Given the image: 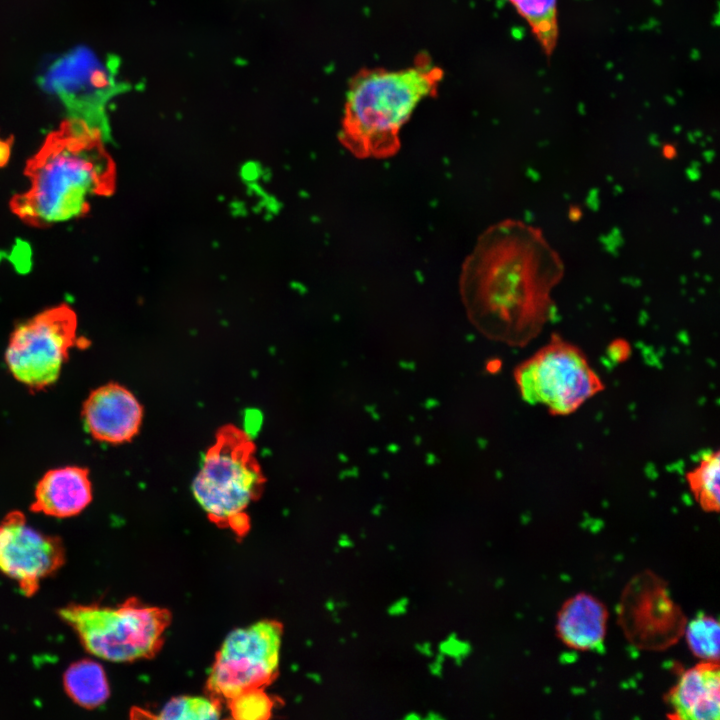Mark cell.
<instances>
[{
  "label": "cell",
  "instance_id": "obj_1",
  "mask_svg": "<svg viewBox=\"0 0 720 720\" xmlns=\"http://www.w3.org/2000/svg\"><path fill=\"white\" fill-rule=\"evenodd\" d=\"M563 272L561 258L539 229L504 220L484 231L465 259L460 294L480 332L524 346L553 318L551 292Z\"/></svg>",
  "mask_w": 720,
  "mask_h": 720
},
{
  "label": "cell",
  "instance_id": "obj_2",
  "mask_svg": "<svg viewBox=\"0 0 720 720\" xmlns=\"http://www.w3.org/2000/svg\"><path fill=\"white\" fill-rule=\"evenodd\" d=\"M103 140L99 130L82 120L62 122L27 162L30 186L12 198L14 214L37 227L86 214L89 199L110 194L114 185V167Z\"/></svg>",
  "mask_w": 720,
  "mask_h": 720
},
{
  "label": "cell",
  "instance_id": "obj_3",
  "mask_svg": "<svg viewBox=\"0 0 720 720\" xmlns=\"http://www.w3.org/2000/svg\"><path fill=\"white\" fill-rule=\"evenodd\" d=\"M444 76L422 53L399 70L363 68L349 82L339 140L360 159H385L400 149V131L418 104L435 96Z\"/></svg>",
  "mask_w": 720,
  "mask_h": 720
},
{
  "label": "cell",
  "instance_id": "obj_4",
  "mask_svg": "<svg viewBox=\"0 0 720 720\" xmlns=\"http://www.w3.org/2000/svg\"><path fill=\"white\" fill-rule=\"evenodd\" d=\"M255 453L251 436L226 424L216 432L192 483L194 498L208 519L238 536L248 532L247 509L262 495L266 482Z\"/></svg>",
  "mask_w": 720,
  "mask_h": 720
},
{
  "label": "cell",
  "instance_id": "obj_5",
  "mask_svg": "<svg viewBox=\"0 0 720 720\" xmlns=\"http://www.w3.org/2000/svg\"><path fill=\"white\" fill-rule=\"evenodd\" d=\"M58 616L89 654L114 663L154 657L172 619L168 609L146 605L137 598L115 607L69 604L58 610Z\"/></svg>",
  "mask_w": 720,
  "mask_h": 720
},
{
  "label": "cell",
  "instance_id": "obj_6",
  "mask_svg": "<svg viewBox=\"0 0 720 720\" xmlns=\"http://www.w3.org/2000/svg\"><path fill=\"white\" fill-rule=\"evenodd\" d=\"M513 375L522 400L544 406L553 416L574 413L605 388L585 353L557 334Z\"/></svg>",
  "mask_w": 720,
  "mask_h": 720
},
{
  "label": "cell",
  "instance_id": "obj_7",
  "mask_svg": "<svg viewBox=\"0 0 720 720\" xmlns=\"http://www.w3.org/2000/svg\"><path fill=\"white\" fill-rule=\"evenodd\" d=\"M77 317L65 304L47 309L19 324L5 352L11 374L31 389L54 384L69 350L87 345L77 338Z\"/></svg>",
  "mask_w": 720,
  "mask_h": 720
},
{
  "label": "cell",
  "instance_id": "obj_8",
  "mask_svg": "<svg viewBox=\"0 0 720 720\" xmlns=\"http://www.w3.org/2000/svg\"><path fill=\"white\" fill-rule=\"evenodd\" d=\"M283 627L265 619L231 631L224 639L207 679L212 697L226 700L265 688L278 676Z\"/></svg>",
  "mask_w": 720,
  "mask_h": 720
},
{
  "label": "cell",
  "instance_id": "obj_9",
  "mask_svg": "<svg viewBox=\"0 0 720 720\" xmlns=\"http://www.w3.org/2000/svg\"><path fill=\"white\" fill-rule=\"evenodd\" d=\"M64 563L65 548L59 537L34 529L20 511H11L2 519L0 572L15 581L24 596H34L40 583Z\"/></svg>",
  "mask_w": 720,
  "mask_h": 720
},
{
  "label": "cell",
  "instance_id": "obj_10",
  "mask_svg": "<svg viewBox=\"0 0 720 720\" xmlns=\"http://www.w3.org/2000/svg\"><path fill=\"white\" fill-rule=\"evenodd\" d=\"M112 72L80 49L55 64L46 77L48 88L63 100L71 118L99 130L105 139L109 136L105 105L121 90Z\"/></svg>",
  "mask_w": 720,
  "mask_h": 720
},
{
  "label": "cell",
  "instance_id": "obj_11",
  "mask_svg": "<svg viewBox=\"0 0 720 720\" xmlns=\"http://www.w3.org/2000/svg\"><path fill=\"white\" fill-rule=\"evenodd\" d=\"M82 418L94 439L122 444L138 434L143 421V406L129 389L111 382L89 394L83 404Z\"/></svg>",
  "mask_w": 720,
  "mask_h": 720
},
{
  "label": "cell",
  "instance_id": "obj_12",
  "mask_svg": "<svg viewBox=\"0 0 720 720\" xmlns=\"http://www.w3.org/2000/svg\"><path fill=\"white\" fill-rule=\"evenodd\" d=\"M671 718L718 720L720 714V669L717 662L702 663L684 671L666 695Z\"/></svg>",
  "mask_w": 720,
  "mask_h": 720
},
{
  "label": "cell",
  "instance_id": "obj_13",
  "mask_svg": "<svg viewBox=\"0 0 720 720\" xmlns=\"http://www.w3.org/2000/svg\"><path fill=\"white\" fill-rule=\"evenodd\" d=\"M34 495L33 512L57 518L75 516L92 501L89 471L79 466L49 470L37 483Z\"/></svg>",
  "mask_w": 720,
  "mask_h": 720
},
{
  "label": "cell",
  "instance_id": "obj_14",
  "mask_svg": "<svg viewBox=\"0 0 720 720\" xmlns=\"http://www.w3.org/2000/svg\"><path fill=\"white\" fill-rule=\"evenodd\" d=\"M608 612L605 605L588 593H578L560 608L556 632L569 648L600 651L603 648Z\"/></svg>",
  "mask_w": 720,
  "mask_h": 720
},
{
  "label": "cell",
  "instance_id": "obj_15",
  "mask_svg": "<svg viewBox=\"0 0 720 720\" xmlns=\"http://www.w3.org/2000/svg\"><path fill=\"white\" fill-rule=\"evenodd\" d=\"M63 686L69 698L85 709L100 707L110 696L104 668L91 659L72 663L63 675Z\"/></svg>",
  "mask_w": 720,
  "mask_h": 720
},
{
  "label": "cell",
  "instance_id": "obj_16",
  "mask_svg": "<svg viewBox=\"0 0 720 720\" xmlns=\"http://www.w3.org/2000/svg\"><path fill=\"white\" fill-rule=\"evenodd\" d=\"M686 481L695 501L705 512L720 508V453L707 451L686 473Z\"/></svg>",
  "mask_w": 720,
  "mask_h": 720
},
{
  "label": "cell",
  "instance_id": "obj_17",
  "mask_svg": "<svg viewBox=\"0 0 720 720\" xmlns=\"http://www.w3.org/2000/svg\"><path fill=\"white\" fill-rule=\"evenodd\" d=\"M529 24L547 56L558 40L557 0H509Z\"/></svg>",
  "mask_w": 720,
  "mask_h": 720
},
{
  "label": "cell",
  "instance_id": "obj_18",
  "mask_svg": "<svg viewBox=\"0 0 720 720\" xmlns=\"http://www.w3.org/2000/svg\"><path fill=\"white\" fill-rule=\"evenodd\" d=\"M719 623L712 616L701 614L690 621L686 640L691 652L706 662L719 663Z\"/></svg>",
  "mask_w": 720,
  "mask_h": 720
},
{
  "label": "cell",
  "instance_id": "obj_19",
  "mask_svg": "<svg viewBox=\"0 0 720 720\" xmlns=\"http://www.w3.org/2000/svg\"><path fill=\"white\" fill-rule=\"evenodd\" d=\"M219 699L212 696H179L170 699L153 718L156 719H217Z\"/></svg>",
  "mask_w": 720,
  "mask_h": 720
},
{
  "label": "cell",
  "instance_id": "obj_20",
  "mask_svg": "<svg viewBox=\"0 0 720 720\" xmlns=\"http://www.w3.org/2000/svg\"><path fill=\"white\" fill-rule=\"evenodd\" d=\"M227 701L231 716L239 720L269 719L274 708V701L264 688L244 691Z\"/></svg>",
  "mask_w": 720,
  "mask_h": 720
},
{
  "label": "cell",
  "instance_id": "obj_21",
  "mask_svg": "<svg viewBox=\"0 0 720 720\" xmlns=\"http://www.w3.org/2000/svg\"><path fill=\"white\" fill-rule=\"evenodd\" d=\"M469 642L461 641L455 633H451L439 645V652L454 659L455 664L461 665L463 660L471 653Z\"/></svg>",
  "mask_w": 720,
  "mask_h": 720
},
{
  "label": "cell",
  "instance_id": "obj_22",
  "mask_svg": "<svg viewBox=\"0 0 720 720\" xmlns=\"http://www.w3.org/2000/svg\"><path fill=\"white\" fill-rule=\"evenodd\" d=\"M630 353V347L625 341H615L609 347V355L615 360H624Z\"/></svg>",
  "mask_w": 720,
  "mask_h": 720
},
{
  "label": "cell",
  "instance_id": "obj_23",
  "mask_svg": "<svg viewBox=\"0 0 720 720\" xmlns=\"http://www.w3.org/2000/svg\"><path fill=\"white\" fill-rule=\"evenodd\" d=\"M409 605V599L406 597H402L392 603L388 609L387 612L390 616H400L407 612V607Z\"/></svg>",
  "mask_w": 720,
  "mask_h": 720
},
{
  "label": "cell",
  "instance_id": "obj_24",
  "mask_svg": "<svg viewBox=\"0 0 720 720\" xmlns=\"http://www.w3.org/2000/svg\"><path fill=\"white\" fill-rule=\"evenodd\" d=\"M445 655L439 652L432 663L429 664V671L434 676H441Z\"/></svg>",
  "mask_w": 720,
  "mask_h": 720
},
{
  "label": "cell",
  "instance_id": "obj_25",
  "mask_svg": "<svg viewBox=\"0 0 720 720\" xmlns=\"http://www.w3.org/2000/svg\"><path fill=\"white\" fill-rule=\"evenodd\" d=\"M661 155L665 160H673L678 155V150L674 144L666 143L661 148Z\"/></svg>",
  "mask_w": 720,
  "mask_h": 720
},
{
  "label": "cell",
  "instance_id": "obj_26",
  "mask_svg": "<svg viewBox=\"0 0 720 720\" xmlns=\"http://www.w3.org/2000/svg\"><path fill=\"white\" fill-rule=\"evenodd\" d=\"M10 142L0 139V167L4 166L10 156Z\"/></svg>",
  "mask_w": 720,
  "mask_h": 720
},
{
  "label": "cell",
  "instance_id": "obj_27",
  "mask_svg": "<svg viewBox=\"0 0 720 720\" xmlns=\"http://www.w3.org/2000/svg\"><path fill=\"white\" fill-rule=\"evenodd\" d=\"M567 215L570 221L578 222L583 217V211L579 206L573 205L569 207Z\"/></svg>",
  "mask_w": 720,
  "mask_h": 720
},
{
  "label": "cell",
  "instance_id": "obj_28",
  "mask_svg": "<svg viewBox=\"0 0 720 720\" xmlns=\"http://www.w3.org/2000/svg\"><path fill=\"white\" fill-rule=\"evenodd\" d=\"M415 649L422 655L432 657L433 650L429 642H423L415 645Z\"/></svg>",
  "mask_w": 720,
  "mask_h": 720
},
{
  "label": "cell",
  "instance_id": "obj_29",
  "mask_svg": "<svg viewBox=\"0 0 720 720\" xmlns=\"http://www.w3.org/2000/svg\"><path fill=\"white\" fill-rule=\"evenodd\" d=\"M338 544L342 548H349L353 546V541L348 535H341Z\"/></svg>",
  "mask_w": 720,
  "mask_h": 720
},
{
  "label": "cell",
  "instance_id": "obj_30",
  "mask_svg": "<svg viewBox=\"0 0 720 720\" xmlns=\"http://www.w3.org/2000/svg\"><path fill=\"white\" fill-rule=\"evenodd\" d=\"M425 719H427V720H443L444 717L441 714H439L438 712L430 711L425 716Z\"/></svg>",
  "mask_w": 720,
  "mask_h": 720
},
{
  "label": "cell",
  "instance_id": "obj_31",
  "mask_svg": "<svg viewBox=\"0 0 720 720\" xmlns=\"http://www.w3.org/2000/svg\"><path fill=\"white\" fill-rule=\"evenodd\" d=\"M403 718H404V720H421L422 719V717L417 712L407 713Z\"/></svg>",
  "mask_w": 720,
  "mask_h": 720
}]
</instances>
